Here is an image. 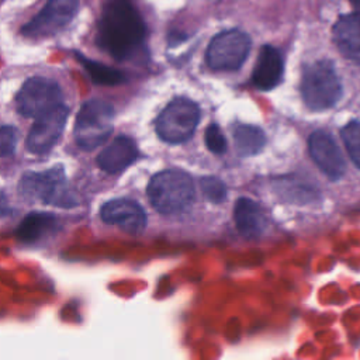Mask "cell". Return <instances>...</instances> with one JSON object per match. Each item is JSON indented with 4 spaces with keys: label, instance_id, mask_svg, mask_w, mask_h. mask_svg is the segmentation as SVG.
<instances>
[{
    "label": "cell",
    "instance_id": "cell-12",
    "mask_svg": "<svg viewBox=\"0 0 360 360\" xmlns=\"http://www.w3.org/2000/svg\"><path fill=\"white\" fill-rule=\"evenodd\" d=\"M308 149L318 167L329 177L339 179L345 173V160L333 138L326 131H315L308 139Z\"/></svg>",
    "mask_w": 360,
    "mask_h": 360
},
{
    "label": "cell",
    "instance_id": "cell-13",
    "mask_svg": "<svg viewBox=\"0 0 360 360\" xmlns=\"http://www.w3.org/2000/svg\"><path fill=\"white\" fill-rule=\"evenodd\" d=\"M283 70L284 63L280 51L271 45H264L260 48L252 80L257 89L270 90L280 83Z\"/></svg>",
    "mask_w": 360,
    "mask_h": 360
},
{
    "label": "cell",
    "instance_id": "cell-19",
    "mask_svg": "<svg viewBox=\"0 0 360 360\" xmlns=\"http://www.w3.org/2000/svg\"><path fill=\"white\" fill-rule=\"evenodd\" d=\"M77 59L82 62L84 70L90 76L91 82L96 83V84L115 86V84H120L125 80V76L122 75V72H120L117 69H112V68H110L107 65H103L100 62L87 59L80 53H77Z\"/></svg>",
    "mask_w": 360,
    "mask_h": 360
},
{
    "label": "cell",
    "instance_id": "cell-20",
    "mask_svg": "<svg viewBox=\"0 0 360 360\" xmlns=\"http://www.w3.org/2000/svg\"><path fill=\"white\" fill-rule=\"evenodd\" d=\"M342 139L346 150L360 169V121H352L342 129Z\"/></svg>",
    "mask_w": 360,
    "mask_h": 360
},
{
    "label": "cell",
    "instance_id": "cell-10",
    "mask_svg": "<svg viewBox=\"0 0 360 360\" xmlns=\"http://www.w3.org/2000/svg\"><path fill=\"white\" fill-rule=\"evenodd\" d=\"M68 115L69 108L65 104H59L52 110L44 112L42 115L37 117L25 139L27 149L35 155L48 153L59 141Z\"/></svg>",
    "mask_w": 360,
    "mask_h": 360
},
{
    "label": "cell",
    "instance_id": "cell-16",
    "mask_svg": "<svg viewBox=\"0 0 360 360\" xmlns=\"http://www.w3.org/2000/svg\"><path fill=\"white\" fill-rule=\"evenodd\" d=\"M238 231L245 238H257L266 229V215L263 208L250 198H239L233 210Z\"/></svg>",
    "mask_w": 360,
    "mask_h": 360
},
{
    "label": "cell",
    "instance_id": "cell-21",
    "mask_svg": "<svg viewBox=\"0 0 360 360\" xmlns=\"http://www.w3.org/2000/svg\"><path fill=\"white\" fill-rule=\"evenodd\" d=\"M201 188L204 195L212 202H221L226 195L225 184L217 177H204L201 180Z\"/></svg>",
    "mask_w": 360,
    "mask_h": 360
},
{
    "label": "cell",
    "instance_id": "cell-7",
    "mask_svg": "<svg viewBox=\"0 0 360 360\" xmlns=\"http://www.w3.org/2000/svg\"><path fill=\"white\" fill-rule=\"evenodd\" d=\"M249 51V35L240 30H228L211 39L205 52V60L214 70H236L246 60Z\"/></svg>",
    "mask_w": 360,
    "mask_h": 360
},
{
    "label": "cell",
    "instance_id": "cell-22",
    "mask_svg": "<svg viewBox=\"0 0 360 360\" xmlns=\"http://www.w3.org/2000/svg\"><path fill=\"white\" fill-rule=\"evenodd\" d=\"M205 145L212 153H224L226 150V139L218 125L212 124L205 129Z\"/></svg>",
    "mask_w": 360,
    "mask_h": 360
},
{
    "label": "cell",
    "instance_id": "cell-24",
    "mask_svg": "<svg viewBox=\"0 0 360 360\" xmlns=\"http://www.w3.org/2000/svg\"><path fill=\"white\" fill-rule=\"evenodd\" d=\"M350 3H352V6L354 7L356 13L360 15V0H350Z\"/></svg>",
    "mask_w": 360,
    "mask_h": 360
},
{
    "label": "cell",
    "instance_id": "cell-1",
    "mask_svg": "<svg viewBox=\"0 0 360 360\" xmlns=\"http://www.w3.org/2000/svg\"><path fill=\"white\" fill-rule=\"evenodd\" d=\"M145 34V22L129 0L105 3L97 34V44L101 49L114 59H128L142 45Z\"/></svg>",
    "mask_w": 360,
    "mask_h": 360
},
{
    "label": "cell",
    "instance_id": "cell-4",
    "mask_svg": "<svg viewBox=\"0 0 360 360\" xmlns=\"http://www.w3.org/2000/svg\"><path fill=\"white\" fill-rule=\"evenodd\" d=\"M301 93L305 104L312 110L333 107L342 96L339 76L329 60L309 63L302 73Z\"/></svg>",
    "mask_w": 360,
    "mask_h": 360
},
{
    "label": "cell",
    "instance_id": "cell-23",
    "mask_svg": "<svg viewBox=\"0 0 360 360\" xmlns=\"http://www.w3.org/2000/svg\"><path fill=\"white\" fill-rule=\"evenodd\" d=\"M17 141V129L10 125H3L0 128V156H11L15 152Z\"/></svg>",
    "mask_w": 360,
    "mask_h": 360
},
{
    "label": "cell",
    "instance_id": "cell-6",
    "mask_svg": "<svg viewBox=\"0 0 360 360\" xmlns=\"http://www.w3.org/2000/svg\"><path fill=\"white\" fill-rule=\"evenodd\" d=\"M198 121V105L186 97H177L159 114L156 120V132L165 142L180 143L193 135Z\"/></svg>",
    "mask_w": 360,
    "mask_h": 360
},
{
    "label": "cell",
    "instance_id": "cell-17",
    "mask_svg": "<svg viewBox=\"0 0 360 360\" xmlns=\"http://www.w3.org/2000/svg\"><path fill=\"white\" fill-rule=\"evenodd\" d=\"M56 229V217L48 212H31L21 221L15 235L24 243H38L52 236Z\"/></svg>",
    "mask_w": 360,
    "mask_h": 360
},
{
    "label": "cell",
    "instance_id": "cell-11",
    "mask_svg": "<svg viewBox=\"0 0 360 360\" xmlns=\"http://www.w3.org/2000/svg\"><path fill=\"white\" fill-rule=\"evenodd\" d=\"M100 217L104 222L117 225L131 235L141 233L146 225V214L143 208L129 198H114L107 201L100 210Z\"/></svg>",
    "mask_w": 360,
    "mask_h": 360
},
{
    "label": "cell",
    "instance_id": "cell-15",
    "mask_svg": "<svg viewBox=\"0 0 360 360\" xmlns=\"http://www.w3.org/2000/svg\"><path fill=\"white\" fill-rule=\"evenodd\" d=\"M332 34L338 49L346 58L360 62V15L357 13L340 15Z\"/></svg>",
    "mask_w": 360,
    "mask_h": 360
},
{
    "label": "cell",
    "instance_id": "cell-18",
    "mask_svg": "<svg viewBox=\"0 0 360 360\" xmlns=\"http://www.w3.org/2000/svg\"><path fill=\"white\" fill-rule=\"evenodd\" d=\"M233 139L238 152L243 156L259 153L266 143L264 132L259 127L248 124H239L235 127Z\"/></svg>",
    "mask_w": 360,
    "mask_h": 360
},
{
    "label": "cell",
    "instance_id": "cell-8",
    "mask_svg": "<svg viewBox=\"0 0 360 360\" xmlns=\"http://www.w3.org/2000/svg\"><path fill=\"white\" fill-rule=\"evenodd\" d=\"M59 84L45 77H31L20 89L15 97L17 111L27 118H37L53 107L62 104Z\"/></svg>",
    "mask_w": 360,
    "mask_h": 360
},
{
    "label": "cell",
    "instance_id": "cell-14",
    "mask_svg": "<svg viewBox=\"0 0 360 360\" xmlns=\"http://www.w3.org/2000/svg\"><path fill=\"white\" fill-rule=\"evenodd\" d=\"M138 158V148L128 136H117L97 156V165L107 173H118Z\"/></svg>",
    "mask_w": 360,
    "mask_h": 360
},
{
    "label": "cell",
    "instance_id": "cell-9",
    "mask_svg": "<svg viewBox=\"0 0 360 360\" xmlns=\"http://www.w3.org/2000/svg\"><path fill=\"white\" fill-rule=\"evenodd\" d=\"M77 8V0H48L44 8L21 28V34L30 38L51 37L73 20Z\"/></svg>",
    "mask_w": 360,
    "mask_h": 360
},
{
    "label": "cell",
    "instance_id": "cell-3",
    "mask_svg": "<svg viewBox=\"0 0 360 360\" xmlns=\"http://www.w3.org/2000/svg\"><path fill=\"white\" fill-rule=\"evenodd\" d=\"M148 197L153 208L160 214H179L193 202V179L183 170H163L150 179Z\"/></svg>",
    "mask_w": 360,
    "mask_h": 360
},
{
    "label": "cell",
    "instance_id": "cell-2",
    "mask_svg": "<svg viewBox=\"0 0 360 360\" xmlns=\"http://www.w3.org/2000/svg\"><path fill=\"white\" fill-rule=\"evenodd\" d=\"M18 191L27 200L59 208H73L79 204L62 166H55L45 172L25 173L20 180Z\"/></svg>",
    "mask_w": 360,
    "mask_h": 360
},
{
    "label": "cell",
    "instance_id": "cell-5",
    "mask_svg": "<svg viewBox=\"0 0 360 360\" xmlns=\"http://www.w3.org/2000/svg\"><path fill=\"white\" fill-rule=\"evenodd\" d=\"M114 108L98 98L86 101L76 117L75 139L80 149L93 150L100 146L112 131Z\"/></svg>",
    "mask_w": 360,
    "mask_h": 360
}]
</instances>
